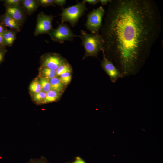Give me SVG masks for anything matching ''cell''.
Instances as JSON below:
<instances>
[{
	"instance_id": "obj_1",
	"label": "cell",
	"mask_w": 163,
	"mask_h": 163,
	"mask_svg": "<svg viewBox=\"0 0 163 163\" xmlns=\"http://www.w3.org/2000/svg\"><path fill=\"white\" fill-rule=\"evenodd\" d=\"M161 14L152 0H113L108 3L101 36L106 57L123 78L144 65L161 29Z\"/></svg>"
},
{
	"instance_id": "obj_2",
	"label": "cell",
	"mask_w": 163,
	"mask_h": 163,
	"mask_svg": "<svg viewBox=\"0 0 163 163\" xmlns=\"http://www.w3.org/2000/svg\"><path fill=\"white\" fill-rule=\"evenodd\" d=\"M80 34L77 36L81 39L85 50L83 59L88 56L97 57L99 52L104 49V41L101 35L88 33L82 30Z\"/></svg>"
},
{
	"instance_id": "obj_3",
	"label": "cell",
	"mask_w": 163,
	"mask_h": 163,
	"mask_svg": "<svg viewBox=\"0 0 163 163\" xmlns=\"http://www.w3.org/2000/svg\"><path fill=\"white\" fill-rule=\"evenodd\" d=\"M85 2L83 0L78 2L76 5L62 9L60 14L62 23L68 22L73 27H74L86 11Z\"/></svg>"
},
{
	"instance_id": "obj_4",
	"label": "cell",
	"mask_w": 163,
	"mask_h": 163,
	"mask_svg": "<svg viewBox=\"0 0 163 163\" xmlns=\"http://www.w3.org/2000/svg\"><path fill=\"white\" fill-rule=\"evenodd\" d=\"M105 13V10L103 7L100 6L93 10L88 15L85 26L92 34H99Z\"/></svg>"
},
{
	"instance_id": "obj_5",
	"label": "cell",
	"mask_w": 163,
	"mask_h": 163,
	"mask_svg": "<svg viewBox=\"0 0 163 163\" xmlns=\"http://www.w3.org/2000/svg\"><path fill=\"white\" fill-rule=\"evenodd\" d=\"M54 42L62 43L65 41H72L78 37L74 34L66 24H59L57 27L53 29L48 34Z\"/></svg>"
},
{
	"instance_id": "obj_6",
	"label": "cell",
	"mask_w": 163,
	"mask_h": 163,
	"mask_svg": "<svg viewBox=\"0 0 163 163\" xmlns=\"http://www.w3.org/2000/svg\"><path fill=\"white\" fill-rule=\"evenodd\" d=\"M53 17L52 15H47L43 12L40 13L37 15L34 35L38 36L43 34H48L53 29L52 25Z\"/></svg>"
},
{
	"instance_id": "obj_7",
	"label": "cell",
	"mask_w": 163,
	"mask_h": 163,
	"mask_svg": "<svg viewBox=\"0 0 163 163\" xmlns=\"http://www.w3.org/2000/svg\"><path fill=\"white\" fill-rule=\"evenodd\" d=\"M66 61L59 54L49 53L43 55L41 57V66L56 70L58 67Z\"/></svg>"
},
{
	"instance_id": "obj_8",
	"label": "cell",
	"mask_w": 163,
	"mask_h": 163,
	"mask_svg": "<svg viewBox=\"0 0 163 163\" xmlns=\"http://www.w3.org/2000/svg\"><path fill=\"white\" fill-rule=\"evenodd\" d=\"M101 51L103 55V59L101 62V67L109 76L111 81L115 83L119 79L123 77L114 64L106 57L104 49Z\"/></svg>"
},
{
	"instance_id": "obj_9",
	"label": "cell",
	"mask_w": 163,
	"mask_h": 163,
	"mask_svg": "<svg viewBox=\"0 0 163 163\" xmlns=\"http://www.w3.org/2000/svg\"><path fill=\"white\" fill-rule=\"evenodd\" d=\"M5 13L11 16L22 27L26 19V13L21 5L7 8Z\"/></svg>"
},
{
	"instance_id": "obj_10",
	"label": "cell",
	"mask_w": 163,
	"mask_h": 163,
	"mask_svg": "<svg viewBox=\"0 0 163 163\" xmlns=\"http://www.w3.org/2000/svg\"><path fill=\"white\" fill-rule=\"evenodd\" d=\"M0 21L5 27H8L11 30L20 32L21 27L17 22L9 15L5 13L0 15Z\"/></svg>"
},
{
	"instance_id": "obj_11",
	"label": "cell",
	"mask_w": 163,
	"mask_h": 163,
	"mask_svg": "<svg viewBox=\"0 0 163 163\" xmlns=\"http://www.w3.org/2000/svg\"><path fill=\"white\" fill-rule=\"evenodd\" d=\"M21 5L26 14L28 15L36 11L39 6L36 0H21Z\"/></svg>"
},
{
	"instance_id": "obj_12",
	"label": "cell",
	"mask_w": 163,
	"mask_h": 163,
	"mask_svg": "<svg viewBox=\"0 0 163 163\" xmlns=\"http://www.w3.org/2000/svg\"><path fill=\"white\" fill-rule=\"evenodd\" d=\"M16 33L14 31L7 29L2 34L6 46L10 47L12 46L16 39Z\"/></svg>"
},
{
	"instance_id": "obj_13",
	"label": "cell",
	"mask_w": 163,
	"mask_h": 163,
	"mask_svg": "<svg viewBox=\"0 0 163 163\" xmlns=\"http://www.w3.org/2000/svg\"><path fill=\"white\" fill-rule=\"evenodd\" d=\"M51 89L61 93L65 88V86L60 81L59 78L56 77L49 79Z\"/></svg>"
},
{
	"instance_id": "obj_14",
	"label": "cell",
	"mask_w": 163,
	"mask_h": 163,
	"mask_svg": "<svg viewBox=\"0 0 163 163\" xmlns=\"http://www.w3.org/2000/svg\"><path fill=\"white\" fill-rule=\"evenodd\" d=\"M61 94L52 89L46 93V97L42 104L53 102L57 101L60 97Z\"/></svg>"
},
{
	"instance_id": "obj_15",
	"label": "cell",
	"mask_w": 163,
	"mask_h": 163,
	"mask_svg": "<svg viewBox=\"0 0 163 163\" xmlns=\"http://www.w3.org/2000/svg\"><path fill=\"white\" fill-rule=\"evenodd\" d=\"M40 72L43 78L50 79L55 77L56 70L50 69L45 66H41L39 69Z\"/></svg>"
},
{
	"instance_id": "obj_16",
	"label": "cell",
	"mask_w": 163,
	"mask_h": 163,
	"mask_svg": "<svg viewBox=\"0 0 163 163\" xmlns=\"http://www.w3.org/2000/svg\"><path fill=\"white\" fill-rule=\"evenodd\" d=\"M72 68L70 65L66 61L60 66L56 70V75L59 76L61 74L66 73H71Z\"/></svg>"
},
{
	"instance_id": "obj_17",
	"label": "cell",
	"mask_w": 163,
	"mask_h": 163,
	"mask_svg": "<svg viewBox=\"0 0 163 163\" xmlns=\"http://www.w3.org/2000/svg\"><path fill=\"white\" fill-rule=\"evenodd\" d=\"M30 91L34 94L37 93L42 91V89L39 81L35 80L30 84Z\"/></svg>"
},
{
	"instance_id": "obj_18",
	"label": "cell",
	"mask_w": 163,
	"mask_h": 163,
	"mask_svg": "<svg viewBox=\"0 0 163 163\" xmlns=\"http://www.w3.org/2000/svg\"><path fill=\"white\" fill-rule=\"evenodd\" d=\"M39 81L43 91L46 93L51 89L49 79L41 78Z\"/></svg>"
},
{
	"instance_id": "obj_19",
	"label": "cell",
	"mask_w": 163,
	"mask_h": 163,
	"mask_svg": "<svg viewBox=\"0 0 163 163\" xmlns=\"http://www.w3.org/2000/svg\"><path fill=\"white\" fill-rule=\"evenodd\" d=\"M59 76V79L60 81L64 85H68L71 81V73L66 72L61 74Z\"/></svg>"
},
{
	"instance_id": "obj_20",
	"label": "cell",
	"mask_w": 163,
	"mask_h": 163,
	"mask_svg": "<svg viewBox=\"0 0 163 163\" xmlns=\"http://www.w3.org/2000/svg\"><path fill=\"white\" fill-rule=\"evenodd\" d=\"M46 95V93L41 91L37 93L34 94L33 99L37 104H42Z\"/></svg>"
},
{
	"instance_id": "obj_21",
	"label": "cell",
	"mask_w": 163,
	"mask_h": 163,
	"mask_svg": "<svg viewBox=\"0 0 163 163\" xmlns=\"http://www.w3.org/2000/svg\"><path fill=\"white\" fill-rule=\"evenodd\" d=\"M37 1L39 6L42 7L56 6L53 0H37Z\"/></svg>"
},
{
	"instance_id": "obj_22",
	"label": "cell",
	"mask_w": 163,
	"mask_h": 163,
	"mask_svg": "<svg viewBox=\"0 0 163 163\" xmlns=\"http://www.w3.org/2000/svg\"><path fill=\"white\" fill-rule=\"evenodd\" d=\"M21 5V0H6L4 3V5L6 8Z\"/></svg>"
},
{
	"instance_id": "obj_23",
	"label": "cell",
	"mask_w": 163,
	"mask_h": 163,
	"mask_svg": "<svg viewBox=\"0 0 163 163\" xmlns=\"http://www.w3.org/2000/svg\"><path fill=\"white\" fill-rule=\"evenodd\" d=\"M27 163H50L46 158L42 156L38 159H31Z\"/></svg>"
},
{
	"instance_id": "obj_24",
	"label": "cell",
	"mask_w": 163,
	"mask_h": 163,
	"mask_svg": "<svg viewBox=\"0 0 163 163\" xmlns=\"http://www.w3.org/2000/svg\"><path fill=\"white\" fill-rule=\"evenodd\" d=\"M6 50L5 48L0 47V63L3 61Z\"/></svg>"
},
{
	"instance_id": "obj_25",
	"label": "cell",
	"mask_w": 163,
	"mask_h": 163,
	"mask_svg": "<svg viewBox=\"0 0 163 163\" xmlns=\"http://www.w3.org/2000/svg\"><path fill=\"white\" fill-rule=\"evenodd\" d=\"M86 163L79 156L76 157L74 161L71 163Z\"/></svg>"
},
{
	"instance_id": "obj_26",
	"label": "cell",
	"mask_w": 163,
	"mask_h": 163,
	"mask_svg": "<svg viewBox=\"0 0 163 163\" xmlns=\"http://www.w3.org/2000/svg\"><path fill=\"white\" fill-rule=\"evenodd\" d=\"M53 1L55 4L61 6L64 5L66 2V0H53Z\"/></svg>"
},
{
	"instance_id": "obj_27",
	"label": "cell",
	"mask_w": 163,
	"mask_h": 163,
	"mask_svg": "<svg viewBox=\"0 0 163 163\" xmlns=\"http://www.w3.org/2000/svg\"><path fill=\"white\" fill-rule=\"evenodd\" d=\"M2 34H0V47L5 48L6 47Z\"/></svg>"
},
{
	"instance_id": "obj_28",
	"label": "cell",
	"mask_w": 163,
	"mask_h": 163,
	"mask_svg": "<svg viewBox=\"0 0 163 163\" xmlns=\"http://www.w3.org/2000/svg\"><path fill=\"white\" fill-rule=\"evenodd\" d=\"M84 1L85 2H87L89 4L92 5L96 4L99 2V0H84Z\"/></svg>"
},
{
	"instance_id": "obj_29",
	"label": "cell",
	"mask_w": 163,
	"mask_h": 163,
	"mask_svg": "<svg viewBox=\"0 0 163 163\" xmlns=\"http://www.w3.org/2000/svg\"><path fill=\"white\" fill-rule=\"evenodd\" d=\"M7 27L1 23H0V34H2L7 29Z\"/></svg>"
},
{
	"instance_id": "obj_30",
	"label": "cell",
	"mask_w": 163,
	"mask_h": 163,
	"mask_svg": "<svg viewBox=\"0 0 163 163\" xmlns=\"http://www.w3.org/2000/svg\"><path fill=\"white\" fill-rule=\"evenodd\" d=\"M111 0H100L99 2L103 5H107V3H109Z\"/></svg>"
}]
</instances>
